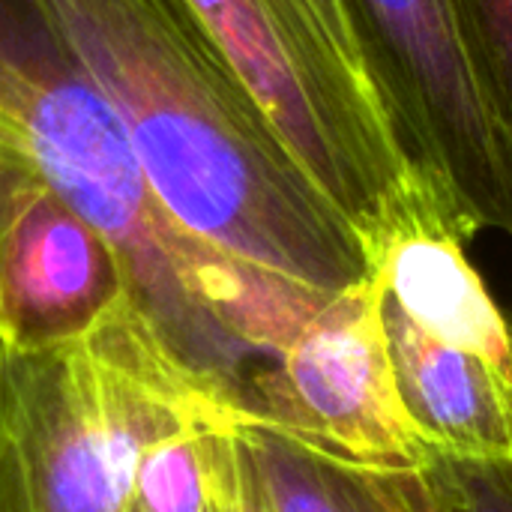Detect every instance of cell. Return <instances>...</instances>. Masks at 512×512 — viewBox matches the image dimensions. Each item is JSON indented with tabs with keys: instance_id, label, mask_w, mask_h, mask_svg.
I'll list each match as a JSON object with an SVG mask.
<instances>
[{
	"instance_id": "cell-10",
	"label": "cell",
	"mask_w": 512,
	"mask_h": 512,
	"mask_svg": "<svg viewBox=\"0 0 512 512\" xmlns=\"http://www.w3.org/2000/svg\"><path fill=\"white\" fill-rule=\"evenodd\" d=\"M240 435L273 512H450L429 462H351L258 420Z\"/></svg>"
},
{
	"instance_id": "cell-3",
	"label": "cell",
	"mask_w": 512,
	"mask_h": 512,
	"mask_svg": "<svg viewBox=\"0 0 512 512\" xmlns=\"http://www.w3.org/2000/svg\"><path fill=\"white\" fill-rule=\"evenodd\" d=\"M189 423L240 420L171 363L132 303L78 342H0V512H132L141 453Z\"/></svg>"
},
{
	"instance_id": "cell-12",
	"label": "cell",
	"mask_w": 512,
	"mask_h": 512,
	"mask_svg": "<svg viewBox=\"0 0 512 512\" xmlns=\"http://www.w3.org/2000/svg\"><path fill=\"white\" fill-rule=\"evenodd\" d=\"M483 105L512 153V0H447Z\"/></svg>"
},
{
	"instance_id": "cell-9",
	"label": "cell",
	"mask_w": 512,
	"mask_h": 512,
	"mask_svg": "<svg viewBox=\"0 0 512 512\" xmlns=\"http://www.w3.org/2000/svg\"><path fill=\"white\" fill-rule=\"evenodd\" d=\"M381 318L405 408L432 453L512 456V381L465 351L432 342L384 297Z\"/></svg>"
},
{
	"instance_id": "cell-11",
	"label": "cell",
	"mask_w": 512,
	"mask_h": 512,
	"mask_svg": "<svg viewBox=\"0 0 512 512\" xmlns=\"http://www.w3.org/2000/svg\"><path fill=\"white\" fill-rule=\"evenodd\" d=\"M222 426L189 423L156 438L135 471L132 512H213L210 435Z\"/></svg>"
},
{
	"instance_id": "cell-7",
	"label": "cell",
	"mask_w": 512,
	"mask_h": 512,
	"mask_svg": "<svg viewBox=\"0 0 512 512\" xmlns=\"http://www.w3.org/2000/svg\"><path fill=\"white\" fill-rule=\"evenodd\" d=\"M132 303L111 240L36 171L0 153V342H78Z\"/></svg>"
},
{
	"instance_id": "cell-13",
	"label": "cell",
	"mask_w": 512,
	"mask_h": 512,
	"mask_svg": "<svg viewBox=\"0 0 512 512\" xmlns=\"http://www.w3.org/2000/svg\"><path fill=\"white\" fill-rule=\"evenodd\" d=\"M429 468L450 512H512V456L432 453Z\"/></svg>"
},
{
	"instance_id": "cell-8",
	"label": "cell",
	"mask_w": 512,
	"mask_h": 512,
	"mask_svg": "<svg viewBox=\"0 0 512 512\" xmlns=\"http://www.w3.org/2000/svg\"><path fill=\"white\" fill-rule=\"evenodd\" d=\"M471 237L441 195L420 189L366 243L372 276L381 297L423 336L512 381V324L468 261Z\"/></svg>"
},
{
	"instance_id": "cell-15",
	"label": "cell",
	"mask_w": 512,
	"mask_h": 512,
	"mask_svg": "<svg viewBox=\"0 0 512 512\" xmlns=\"http://www.w3.org/2000/svg\"><path fill=\"white\" fill-rule=\"evenodd\" d=\"M306 9L315 15V21L321 24V30L327 33V39L336 45V51L363 75L360 69V60H357V51H354V42H351V33H348V24H345V15L339 9V0H303ZM366 81V78H363ZM375 99V96H372Z\"/></svg>"
},
{
	"instance_id": "cell-4",
	"label": "cell",
	"mask_w": 512,
	"mask_h": 512,
	"mask_svg": "<svg viewBox=\"0 0 512 512\" xmlns=\"http://www.w3.org/2000/svg\"><path fill=\"white\" fill-rule=\"evenodd\" d=\"M288 150L369 243L420 189L363 75L303 0H189Z\"/></svg>"
},
{
	"instance_id": "cell-1",
	"label": "cell",
	"mask_w": 512,
	"mask_h": 512,
	"mask_svg": "<svg viewBox=\"0 0 512 512\" xmlns=\"http://www.w3.org/2000/svg\"><path fill=\"white\" fill-rule=\"evenodd\" d=\"M120 114L162 207L216 252L336 297L372 276L189 0H42Z\"/></svg>"
},
{
	"instance_id": "cell-14",
	"label": "cell",
	"mask_w": 512,
	"mask_h": 512,
	"mask_svg": "<svg viewBox=\"0 0 512 512\" xmlns=\"http://www.w3.org/2000/svg\"><path fill=\"white\" fill-rule=\"evenodd\" d=\"M210 483L213 512H273L243 444L240 423L222 426L210 435Z\"/></svg>"
},
{
	"instance_id": "cell-6",
	"label": "cell",
	"mask_w": 512,
	"mask_h": 512,
	"mask_svg": "<svg viewBox=\"0 0 512 512\" xmlns=\"http://www.w3.org/2000/svg\"><path fill=\"white\" fill-rule=\"evenodd\" d=\"M252 417L366 465H426L381 318L375 276L330 297L249 384Z\"/></svg>"
},
{
	"instance_id": "cell-5",
	"label": "cell",
	"mask_w": 512,
	"mask_h": 512,
	"mask_svg": "<svg viewBox=\"0 0 512 512\" xmlns=\"http://www.w3.org/2000/svg\"><path fill=\"white\" fill-rule=\"evenodd\" d=\"M363 78L411 171L471 234L512 237V153L447 0H339Z\"/></svg>"
},
{
	"instance_id": "cell-2",
	"label": "cell",
	"mask_w": 512,
	"mask_h": 512,
	"mask_svg": "<svg viewBox=\"0 0 512 512\" xmlns=\"http://www.w3.org/2000/svg\"><path fill=\"white\" fill-rule=\"evenodd\" d=\"M0 153L111 240L171 363L249 420L252 375L330 297L216 252L162 207L120 114L42 0H0Z\"/></svg>"
}]
</instances>
